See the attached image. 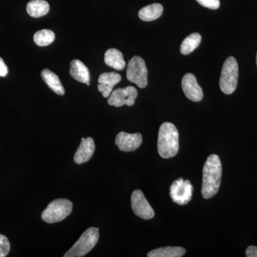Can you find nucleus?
Here are the masks:
<instances>
[{
	"label": "nucleus",
	"mask_w": 257,
	"mask_h": 257,
	"mask_svg": "<svg viewBox=\"0 0 257 257\" xmlns=\"http://www.w3.org/2000/svg\"><path fill=\"white\" fill-rule=\"evenodd\" d=\"M197 1L199 5L211 10L219 9L220 6L219 0H197Z\"/></svg>",
	"instance_id": "5701e85b"
},
{
	"label": "nucleus",
	"mask_w": 257,
	"mask_h": 257,
	"mask_svg": "<svg viewBox=\"0 0 257 257\" xmlns=\"http://www.w3.org/2000/svg\"><path fill=\"white\" fill-rule=\"evenodd\" d=\"M143 143L141 134H128L121 132L116 136L115 144L122 152H133L138 150Z\"/></svg>",
	"instance_id": "9d476101"
},
{
	"label": "nucleus",
	"mask_w": 257,
	"mask_h": 257,
	"mask_svg": "<svg viewBox=\"0 0 257 257\" xmlns=\"http://www.w3.org/2000/svg\"><path fill=\"white\" fill-rule=\"evenodd\" d=\"M163 10V6L158 3L147 5L140 10L139 18L145 22L153 21L162 16Z\"/></svg>",
	"instance_id": "a211bd4d"
},
{
	"label": "nucleus",
	"mask_w": 257,
	"mask_h": 257,
	"mask_svg": "<svg viewBox=\"0 0 257 257\" xmlns=\"http://www.w3.org/2000/svg\"><path fill=\"white\" fill-rule=\"evenodd\" d=\"M222 167L220 159L216 155L208 157L203 168L202 194L204 199L215 196L220 187Z\"/></svg>",
	"instance_id": "f257e3e1"
},
{
	"label": "nucleus",
	"mask_w": 257,
	"mask_h": 257,
	"mask_svg": "<svg viewBox=\"0 0 257 257\" xmlns=\"http://www.w3.org/2000/svg\"><path fill=\"white\" fill-rule=\"evenodd\" d=\"M104 62L106 65L116 69L122 70L126 66L122 53L116 49H109L104 55Z\"/></svg>",
	"instance_id": "2eb2a0df"
},
{
	"label": "nucleus",
	"mask_w": 257,
	"mask_h": 257,
	"mask_svg": "<svg viewBox=\"0 0 257 257\" xmlns=\"http://www.w3.org/2000/svg\"><path fill=\"white\" fill-rule=\"evenodd\" d=\"M121 77L116 72H104L100 74L98 79V90L104 97L107 98L110 96L113 88L121 81Z\"/></svg>",
	"instance_id": "f8f14e48"
},
{
	"label": "nucleus",
	"mask_w": 257,
	"mask_h": 257,
	"mask_svg": "<svg viewBox=\"0 0 257 257\" xmlns=\"http://www.w3.org/2000/svg\"><path fill=\"white\" fill-rule=\"evenodd\" d=\"M94 150H95V145H94L93 139L91 138H82V143L74 155V162L77 165L85 163L92 158Z\"/></svg>",
	"instance_id": "ddd939ff"
},
{
	"label": "nucleus",
	"mask_w": 257,
	"mask_h": 257,
	"mask_svg": "<svg viewBox=\"0 0 257 257\" xmlns=\"http://www.w3.org/2000/svg\"><path fill=\"white\" fill-rule=\"evenodd\" d=\"M256 64H257V55H256Z\"/></svg>",
	"instance_id": "a878e982"
},
{
	"label": "nucleus",
	"mask_w": 257,
	"mask_h": 257,
	"mask_svg": "<svg viewBox=\"0 0 257 257\" xmlns=\"http://www.w3.org/2000/svg\"><path fill=\"white\" fill-rule=\"evenodd\" d=\"M50 11V5L44 0H32L27 5V12L32 18L45 16Z\"/></svg>",
	"instance_id": "f3484780"
},
{
	"label": "nucleus",
	"mask_w": 257,
	"mask_h": 257,
	"mask_svg": "<svg viewBox=\"0 0 257 257\" xmlns=\"http://www.w3.org/2000/svg\"><path fill=\"white\" fill-rule=\"evenodd\" d=\"M41 75L43 80L52 91L59 95H64L65 91L57 74L49 69H45L42 70Z\"/></svg>",
	"instance_id": "dca6fc26"
},
{
	"label": "nucleus",
	"mask_w": 257,
	"mask_h": 257,
	"mask_svg": "<svg viewBox=\"0 0 257 257\" xmlns=\"http://www.w3.org/2000/svg\"><path fill=\"white\" fill-rule=\"evenodd\" d=\"M182 90L189 99L195 102L202 100L203 91L198 84L194 74L188 73L184 76L182 81Z\"/></svg>",
	"instance_id": "9b49d317"
},
{
	"label": "nucleus",
	"mask_w": 257,
	"mask_h": 257,
	"mask_svg": "<svg viewBox=\"0 0 257 257\" xmlns=\"http://www.w3.org/2000/svg\"><path fill=\"white\" fill-rule=\"evenodd\" d=\"M99 228L90 227L86 230L72 248L64 254V257L85 256L95 246L99 240Z\"/></svg>",
	"instance_id": "39448f33"
},
{
	"label": "nucleus",
	"mask_w": 257,
	"mask_h": 257,
	"mask_svg": "<svg viewBox=\"0 0 257 257\" xmlns=\"http://www.w3.org/2000/svg\"><path fill=\"white\" fill-rule=\"evenodd\" d=\"M148 70L145 60L139 56H135L128 62L126 69V79L135 83L139 87L144 89L148 84Z\"/></svg>",
	"instance_id": "423d86ee"
},
{
	"label": "nucleus",
	"mask_w": 257,
	"mask_h": 257,
	"mask_svg": "<svg viewBox=\"0 0 257 257\" xmlns=\"http://www.w3.org/2000/svg\"><path fill=\"white\" fill-rule=\"evenodd\" d=\"M55 39V33L50 30H40L34 35V41L40 47L48 46L54 42Z\"/></svg>",
	"instance_id": "412c9836"
},
{
	"label": "nucleus",
	"mask_w": 257,
	"mask_h": 257,
	"mask_svg": "<svg viewBox=\"0 0 257 257\" xmlns=\"http://www.w3.org/2000/svg\"><path fill=\"white\" fill-rule=\"evenodd\" d=\"M132 208L137 216L143 219H151L155 216L150 203L147 200L142 191L135 190L131 197Z\"/></svg>",
	"instance_id": "1a4fd4ad"
},
{
	"label": "nucleus",
	"mask_w": 257,
	"mask_h": 257,
	"mask_svg": "<svg viewBox=\"0 0 257 257\" xmlns=\"http://www.w3.org/2000/svg\"><path fill=\"white\" fill-rule=\"evenodd\" d=\"M193 186L189 180L179 178L170 187V197L172 201L179 205L190 202L192 197Z\"/></svg>",
	"instance_id": "0eeeda50"
},
{
	"label": "nucleus",
	"mask_w": 257,
	"mask_h": 257,
	"mask_svg": "<svg viewBox=\"0 0 257 257\" xmlns=\"http://www.w3.org/2000/svg\"><path fill=\"white\" fill-rule=\"evenodd\" d=\"M138 95V90L133 86L116 89L112 91L110 96L108 98V104L116 107L124 105L133 106Z\"/></svg>",
	"instance_id": "6e6552de"
},
{
	"label": "nucleus",
	"mask_w": 257,
	"mask_h": 257,
	"mask_svg": "<svg viewBox=\"0 0 257 257\" xmlns=\"http://www.w3.org/2000/svg\"><path fill=\"white\" fill-rule=\"evenodd\" d=\"M238 77L239 67L237 62L234 57H229L223 64L219 79V86L222 92L226 94L234 93L237 86Z\"/></svg>",
	"instance_id": "7ed1b4c3"
},
{
	"label": "nucleus",
	"mask_w": 257,
	"mask_h": 257,
	"mask_svg": "<svg viewBox=\"0 0 257 257\" xmlns=\"http://www.w3.org/2000/svg\"><path fill=\"white\" fill-rule=\"evenodd\" d=\"M10 251L9 240L4 235L0 234V257L8 256Z\"/></svg>",
	"instance_id": "4be33fe9"
},
{
	"label": "nucleus",
	"mask_w": 257,
	"mask_h": 257,
	"mask_svg": "<svg viewBox=\"0 0 257 257\" xmlns=\"http://www.w3.org/2000/svg\"><path fill=\"white\" fill-rule=\"evenodd\" d=\"M186 253L185 248L181 246H167L152 250L148 253V257H182Z\"/></svg>",
	"instance_id": "6ab92c4d"
},
{
	"label": "nucleus",
	"mask_w": 257,
	"mask_h": 257,
	"mask_svg": "<svg viewBox=\"0 0 257 257\" xmlns=\"http://www.w3.org/2000/svg\"><path fill=\"white\" fill-rule=\"evenodd\" d=\"M70 67L69 74L72 76V78L89 86L90 74H89V71L87 66H85V64L82 63L81 61L74 60L71 62Z\"/></svg>",
	"instance_id": "4468645a"
},
{
	"label": "nucleus",
	"mask_w": 257,
	"mask_h": 257,
	"mask_svg": "<svg viewBox=\"0 0 257 257\" xmlns=\"http://www.w3.org/2000/svg\"><path fill=\"white\" fill-rule=\"evenodd\" d=\"M8 73V69L4 61L0 57V77H5Z\"/></svg>",
	"instance_id": "b1692460"
},
{
	"label": "nucleus",
	"mask_w": 257,
	"mask_h": 257,
	"mask_svg": "<svg viewBox=\"0 0 257 257\" xmlns=\"http://www.w3.org/2000/svg\"><path fill=\"white\" fill-rule=\"evenodd\" d=\"M202 37L199 33H193L186 37L180 47V52L182 55H187L194 52L200 45Z\"/></svg>",
	"instance_id": "aec40b11"
},
{
	"label": "nucleus",
	"mask_w": 257,
	"mask_h": 257,
	"mask_svg": "<svg viewBox=\"0 0 257 257\" xmlns=\"http://www.w3.org/2000/svg\"><path fill=\"white\" fill-rule=\"evenodd\" d=\"M159 155L164 159L175 157L179 151V133L175 125L165 122L159 130L157 142Z\"/></svg>",
	"instance_id": "f03ea898"
},
{
	"label": "nucleus",
	"mask_w": 257,
	"mask_h": 257,
	"mask_svg": "<svg viewBox=\"0 0 257 257\" xmlns=\"http://www.w3.org/2000/svg\"><path fill=\"white\" fill-rule=\"evenodd\" d=\"M72 208V203L68 199H55L50 202L42 212V220L49 224L60 222L71 214Z\"/></svg>",
	"instance_id": "20e7f679"
},
{
	"label": "nucleus",
	"mask_w": 257,
	"mask_h": 257,
	"mask_svg": "<svg viewBox=\"0 0 257 257\" xmlns=\"http://www.w3.org/2000/svg\"><path fill=\"white\" fill-rule=\"evenodd\" d=\"M246 256L247 257H257V247L255 246H248L246 251Z\"/></svg>",
	"instance_id": "393cba45"
}]
</instances>
